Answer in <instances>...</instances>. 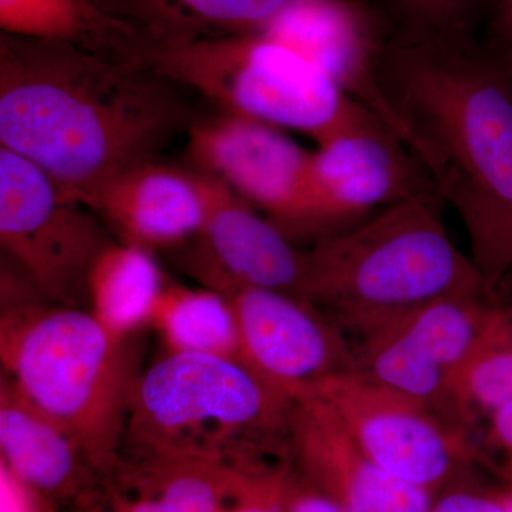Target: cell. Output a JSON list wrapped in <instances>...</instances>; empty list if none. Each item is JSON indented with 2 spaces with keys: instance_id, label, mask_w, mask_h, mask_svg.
Returning a JSON list of instances; mask_svg holds the SVG:
<instances>
[{
  "instance_id": "1",
  "label": "cell",
  "mask_w": 512,
  "mask_h": 512,
  "mask_svg": "<svg viewBox=\"0 0 512 512\" xmlns=\"http://www.w3.org/2000/svg\"><path fill=\"white\" fill-rule=\"evenodd\" d=\"M188 117L177 84L137 57L0 33V147L73 200L156 160Z\"/></svg>"
},
{
  "instance_id": "2",
  "label": "cell",
  "mask_w": 512,
  "mask_h": 512,
  "mask_svg": "<svg viewBox=\"0 0 512 512\" xmlns=\"http://www.w3.org/2000/svg\"><path fill=\"white\" fill-rule=\"evenodd\" d=\"M387 92L434 190L464 225L494 298L512 271V73L464 35L413 32L382 49Z\"/></svg>"
},
{
  "instance_id": "3",
  "label": "cell",
  "mask_w": 512,
  "mask_h": 512,
  "mask_svg": "<svg viewBox=\"0 0 512 512\" xmlns=\"http://www.w3.org/2000/svg\"><path fill=\"white\" fill-rule=\"evenodd\" d=\"M289 404L237 360L167 352L137 377L121 450L256 476L291 461Z\"/></svg>"
},
{
  "instance_id": "4",
  "label": "cell",
  "mask_w": 512,
  "mask_h": 512,
  "mask_svg": "<svg viewBox=\"0 0 512 512\" xmlns=\"http://www.w3.org/2000/svg\"><path fill=\"white\" fill-rule=\"evenodd\" d=\"M437 195L397 202L305 249L301 298L357 335L427 302L487 296L473 259L444 227Z\"/></svg>"
},
{
  "instance_id": "5",
  "label": "cell",
  "mask_w": 512,
  "mask_h": 512,
  "mask_svg": "<svg viewBox=\"0 0 512 512\" xmlns=\"http://www.w3.org/2000/svg\"><path fill=\"white\" fill-rule=\"evenodd\" d=\"M128 340L79 306L42 298L2 306V373L79 441L100 470L119 456L140 373Z\"/></svg>"
},
{
  "instance_id": "6",
  "label": "cell",
  "mask_w": 512,
  "mask_h": 512,
  "mask_svg": "<svg viewBox=\"0 0 512 512\" xmlns=\"http://www.w3.org/2000/svg\"><path fill=\"white\" fill-rule=\"evenodd\" d=\"M137 59L207 97L224 113L301 131L318 144L346 128L379 120L315 64L264 32L140 46Z\"/></svg>"
},
{
  "instance_id": "7",
  "label": "cell",
  "mask_w": 512,
  "mask_h": 512,
  "mask_svg": "<svg viewBox=\"0 0 512 512\" xmlns=\"http://www.w3.org/2000/svg\"><path fill=\"white\" fill-rule=\"evenodd\" d=\"M113 241L92 208L0 147V245L43 301L79 306L94 261Z\"/></svg>"
},
{
  "instance_id": "8",
  "label": "cell",
  "mask_w": 512,
  "mask_h": 512,
  "mask_svg": "<svg viewBox=\"0 0 512 512\" xmlns=\"http://www.w3.org/2000/svg\"><path fill=\"white\" fill-rule=\"evenodd\" d=\"M188 154L195 171L217 178L264 211L288 237L319 231L311 187L312 153L281 128L220 111L191 121Z\"/></svg>"
},
{
  "instance_id": "9",
  "label": "cell",
  "mask_w": 512,
  "mask_h": 512,
  "mask_svg": "<svg viewBox=\"0 0 512 512\" xmlns=\"http://www.w3.org/2000/svg\"><path fill=\"white\" fill-rule=\"evenodd\" d=\"M312 394L329 403L367 456L404 483L434 494L470 458L463 430L357 370L330 377Z\"/></svg>"
},
{
  "instance_id": "10",
  "label": "cell",
  "mask_w": 512,
  "mask_h": 512,
  "mask_svg": "<svg viewBox=\"0 0 512 512\" xmlns=\"http://www.w3.org/2000/svg\"><path fill=\"white\" fill-rule=\"evenodd\" d=\"M204 286L228 299L245 366L289 402L356 370L342 330L301 296L225 281Z\"/></svg>"
},
{
  "instance_id": "11",
  "label": "cell",
  "mask_w": 512,
  "mask_h": 512,
  "mask_svg": "<svg viewBox=\"0 0 512 512\" xmlns=\"http://www.w3.org/2000/svg\"><path fill=\"white\" fill-rule=\"evenodd\" d=\"M315 64L349 99L375 114L419 160V143L387 92L369 15L350 0H292L264 30Z\"/></svg>"
},
{
  "instance_id": "12",
  "label": "cell",
  "mask_w": 512,
  "mask_h": 512,
  "mask_svg": "<svg viewBox=\"0 0 512 512\" xmlns=\"http://www.w3.org/2000/svg\"><path fill=\"white\" fill-rule=\"evenodd\" d=\"M420 161L380 120L333 134L311 158V187L320 232L434 190Z\"/></svg>"
},
{
  "instance_id": "13",
  "label": "cell",
  "mask_w": 512,
  "mask_h": 512,
  "mask_svg": "<svg viewBox=\"0 0 512 512\" xmlns=\"http://www.w3.org/2000/svg\"><path fill=\"white\" fill-rule=\"evenodd\" d=\"M289 460L296 473L345 512H430L434 495L383 470L318 394L292 400Z\"/></svg>"
},
{
  "instance_id": "14",
  "label": "cell",
  "mask_w": 512,
  "mask_h": 512,
  "mask_svg": "<svg viewBox=\"0 0 512 512\" xmlns=\"http://www.w3.org/2000/svg\"><path fill=\"white\" fill-rule=\"evenodd\" d=\"M201 175L205 218L198 237L183 247L185 271L202 286L225 281L301 296L305 249L293 247L278 225L220 180Z\"/></svg>"
},
{
  "instance_id": "15",
  "label": "cell",
  "mask_w": 512,
  "mask_h": 512,
  "mask_svg": "<svg viewBox=\"0 0 512 512\" xmlns=\"http://www.w3.org/2000/svg\"><path fill=\"white\" fill-rule=\"evenodd\" d=\"M84 204L123 244L146 251L181 249L200 234L205 218L204 178L156 160L124 170Z\"/></svg>"
},
{
  "instance_id": "16",
  "label": "cell",
  "mask_w": 512,
  "mask_h": 512,
  "mask_svg": "<svg viewBox=\"0 0 512 512\" xmlns=\"http://www.w3.org/2000/svg\"><path fill=\"white\" fill-rule=\"evenodd\" d=\"M0 463L49 507L73 512L96 485L100 468L63 426L0 377Z\"/></svg>"
},
{
  "instance_id": "17",
  "label": "cell",
  "mask_w": 512,
  "mask_h": 512,
  "mask_svg": "<svg viewBox=\"0 0 512 512\" xmlns=\"http://www.w3.org/2000/svg\"><path fill=\"white\" fill-rule=\"evenodd\" d=\"M242 478L202 461L120 450L73 512H221Z\"/></svg>"
},
{
  "instance_id": "18",
  "label": "cell",
  "mask_w": 512,
  "mask_h": 512,
  "mask_svg": "<svg viewBox=\"0 0 512 512\" xmlns=\"http://www.w3.org/2000/svg\"><path fill=\"white\" fill-rule=\"evenodd\" d=\"M292 0H107V15L127 23L141 46H175L264 32Z\"/></svg>"
},
{
  "instance_id": "19",
  "label": "cell",
  "mask_w": 512,
  "mask_h": 512,
  "mask_svg": "<svg viewBox=\"0 0 512 512\" xmlns=\"http://www.w3.org/2000/svg\"><path fill=\"white\" fill-rule=\"evenodd\" d=\"M167 279L153 252L113 241L101 251L87 281L89 311L111 335L128 340L151 325Z\"/></svg>"
},
{
  "instance_id": "20",
  "label": "cell",
  "mask_w": 512,
  "mask_h": 512,
  "mask_svg": "<svg viewBox=\"0 0 512 512\" xmlns=\"http://www.w3.org/2000/svg\"><path fill=\"white\" fill-rule=\"evenodd\" d=\"M483 298L437 299L394 315L369 329L389 330L424 359L444 370L454 382L457 373L476 352L493 318L497 305H491Z\"/></svg>"
},
{
  "instance_id": "21",
  "label": "cell",
  "mask_w": 512,
  "mask_h": 512,
  "mask_svg": "<svg viewBox=\"0 0 512 512\" xmlns=\"http://www.w3.org/2000/svg\"><path fill=\"white\" fill-rule=\"evenodd\" d=\"M3 33L57 40L94 52L136 57L141 40L127 23L86 0H0Z\"/></svg>"
},
{
  "instance_id": "22",
  "label": "cell",
  "mask_w": 512,
  "mask_h": 512,
  "mask_svg": "<svg viewBox=\"0 0 512 512\" xmlns=\"http://www.w3.org/2000/svg\"><path fill=\"white\" fill-rule=\"evenodd\" d=\"M151 326L160 333L168 352L198 353L244 363L234 311L228 299L215 289L167 282Z\"/></svg>"
},
{
  "instance_id": "23",
  "label": "cell",
  "mask_w": 512,
  "mask_h": 512,
  "mask_svg": "<svg viewBox=\"0 0 512 512\" xmlns=\"http://www.w3.org/2000/svg\"><path fill=\"white\" fill-rule=\"evenodd\" d=\"M461 424L490 417L512 400V306H495L476 352L453 382Z\"/></svg>"
},
{
  "instance_id": "24",
  "label": "cell",
  "mask_w": 512,
  "mask_h": 512,
  "mask_svg": "<svg viewBox=\"0 0 512 512\" xmlns=\"http://www.w3.org/2000/svg\"><path fill=\"white\" fill-rule=\"evenodd\" d=\"M413 32L464 35L478 0H390Z\"/></svg>"
},
{
  "instance_id": "25",
  "label": "cell",
  "mask_w": 512,
  "mask_h": 512,
  "mask_svg": "<svg viewBox=\"0 0 512 512\" xmlns=\"http://www.w3.org/2000/svg\"><path fill=\"white\" fill-rule=\"evenodd\" d=\"M262 484L285 512H345L306 483L291 463L265 473Z\"/></svg>"
},
{
  "instance_id": "26",
  "label": "cell",
  "mask_w": 512,
  "mask_h": 512,
  "mask_svg": "<svg viewBox=\"0 0 512 512\" xmlns=\"http://www.w3.org/2000/svg\"><path fill=\"white\" fill-rule=\"evenodd\" d=\"M430 512H508L503 493L454 490L434 498Z\"/></svg>"
},
{
  "instance_id": "27",
  "label": "cell",
  "mask_w": 512,
  "mask_h": 512,
  "mask_svg": "<svg viewBox=\"0 0 512 512\" xmlns=\"http://www.w3.org/2000/svg\"><path fill=\"white\" fill-rule=\"evenodd\" d=\"M47 507L29 485L0 463V512H46Z\"/></svg>"
},
{
  "instance_id": "28",
  "label": "cell",
  "mask_w": 512,
  "mask_h": 512,
  "mask_svg": "<svg viewBox=\"0 0 512 512\" xmlns=\"http://www.w3.org/2000/svg\"><path fill=\"white\" fill-rule=\"evenodd\" d=\"M221 512H285L265 490L261 476L245 477Z\"/></svg>"
},
{
  "instance_id": "29",
  "label": "cell",
  "mask_w": 512,
  "mask_h": 512,
  "mask_svg": "<svg viewBox=\"0 0 512 512\" xmlns=\"http://www.w3.org/2000/svg\"><path fill=\"white\" fill-rule=\"evenodd\" d=\"M490 440L504 454L508 487H512V400L490 417Z\"/></svg>"
},
{
  "instance_id": "30",
  "label": "cell",
  "mask_w": 512,
  "mask_h": 512,
  "mask_svg": "<svg viewBox=\"0 0 512 512\" xmlns=\"http://www.w3.org/2000/svg\"><path fill=\"white\" fill-rule=\"evenodd\" d=\"M498 16H500V29L505 43L504 62L512 73V0H498Z\"/></svg>"
},
{
  "instance_id": "31",
  "label": "cell",
  "mask_w": 512,
  "mask_h": 512,
  "mask_svg": "<svg viewBox=\"0 0 512 512\" xmlns=\"http://www.w3.org/2000/svg\"><path fill=\"white\" fill-rule=\"evenodd\" d=\"M503 493L504 503L505 507H507L508 512H512V487L505 488L504 491H501Z\"/></svg>"
},
{
  "instance_id": "32",
  "label": "cell",
  "mask_w": 512,
  "mask_h": 512,
  "mask_svg": "<svg viewBox=\"0 0 512 512\" xmlns=\"http://www.w3.org/2000/svg\"><path fill=\"white\" fill-rule=\"evenodd\" d=\"M86 2L92 3V5L103 10L104 3H106L107 0H86Z\"/></svg>"
},
{
  "instance_id": "33",
  "label": "cell",
  "mask_w": 512,
  "mask_h": 512,
  "mask_svg": "<svg viewBox=\"0 0 512 512\" xmlns=\"http://www.w3.org/2000/svg\"><path fill=\"white\" fill-rule=\"evenodd\" d=\"M46 512H57V511L53 510V508H52V507H47Z\"/></svg>"
}]
</instances>
